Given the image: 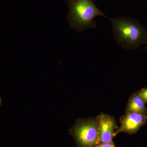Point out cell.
<instances>
[{
    "mask_svg": "<svg viewBox=\"0 0 147 147\" xmlns=\"http://www.w3.org/2000/svg\"><path fill=\"white\" fill-rule=\"evenodd\" d=\"M137 92L145 103H147V87L139 90Z\"/></svg>",
    "mask_w": 147,
    "mask_h": 147,
    "instance_id": "obj_7",
    "label": "cell"
},
{
    "mask_svg": "<svg viewBox=\"0 0 147 147\" xmlns=\"http://www.w3.org/2000/svg\"><path fill=\"white\" fill-rule=\"evenodd\" d=\"M126 113H139L147 115L146 103L137 92L133 94L129 98L127 105Z\"/></svg>",
    "mask_w": 147,
    "mask_h": 147,
    "instance_id": "obj_6",
    "label": "cell"
},
{
    "mask_svg": "<svg viewBox=\"0 0 147 147\" xmlns=\"http://www.w3.org/2000/svg\"><path fill=\"white\" fill-rule=\"evenodd\" d=\"M120 126L117 133L125 132L129 134H135L147 123V115L142 113H126L120 119Z\"/></svg>",
    "mask_w": 147,
    "mask_h": 147,
    "instance_id": "obj_5",
    "label": "cell"
},
{
    "mask_svg": "<svg viewBox=\"0 0 147 147\" xmlns=\"http://www.w3.org/2000/svg\"><path fill=\"white\" fill-rule=\"evenodd\" d=\"M78 147H94L98 141L96 119L81 120L70 130Z\"/></svg>",
    "mask_w": 147,
    "mask_h": 147,
    "instance_id": "obj_3",
    "label": "cell"
},
{
    "mask_svg": "<svg viewBox=\"0 0 147 147\" xmlns=\"http://www.w3.org/2000/svg\"><path fill=\"white\" fill-rule=\"evenodd\" d=\"M2 99L1 98V97H0V106H1V105L2 104Z\"/></svg>",
    "mask_w": 147,
    "mask_h": 147,
    "instance_id": "obj_10",
    "label": "cell"
},
{
    "mask_svg": "<svg viewBox=\"0 0 147 147\" xmlns=\"http://www.w3.org/2000/svg\"><path fill=\"white\" fill-rule=\"evenodd\" d=\"M69 7L67 15L71 28L79 32L90 28H95L94 19L96 16H106L96 7L93 0H67Z\"/></svg>",
    "mask_w": 147,
    "mask_h": 147,
    "instance_id": "obj_2",
    "label": "cell"
},
{
    "mask_svg": "<svg viewBox=\"0 0 147 147\" xmlns=\"http://www.w3.org/2000/svg\"><path fill=\"white\" fill-rule=\"evenodd\" d=\"M96 119L98 129L97 144L113 142L118 128L115 119L109 115L100 114Z\"/></svg>",
    "mask_w": 147,
    "mask_h": 147,
    "instance_id": "obj_4",
    "label": "cell"
},
{
    "mask_svg": "<svg viewBox=\"0 0 147 147\" xmlns=\"http://www.w3.org/2000/svg\"><path fill=\"white\" fill-rule=\"evenodd\" d=\"M146 47H145V49H146V52L147 53V41L146 42Z\"/></svg>",
    "mask_w": 147,
    "mask_h": 147,
    "instance_id": "obj_9",
    "label": "cell"
},
{
    "mask_svg": "<svg viewBox=\"0 0 147 147\" xmlns=\"http://www.w3.org/2000/svg\"><path fill=\"white\" fill-rule=\"evenodd\" d=\"M94 147H116L113 142L109 143H102L97 144Z\"/></svg>",
    "mask_w": 147,
    "mask_h": 147,
    "instance_id": "obj_8",
    "label": "cell"
},
{
    "mask_svg": "<svg viewBox=\"0 0 147 147\" xmlns=\"http://www.w3.org/2000/svg\"><path fill=\"white\" fill-rule=\"evenodd\" d=\"M110 19L115 39L121 47L124 49H135L146 44L147 30L137 20L125 17Z\"/></svg>",
    "mask_w": 147,
    "mask_h": 147,
    "instance_id": "obj_1",
    "label": "cell"
}]
</instances>
